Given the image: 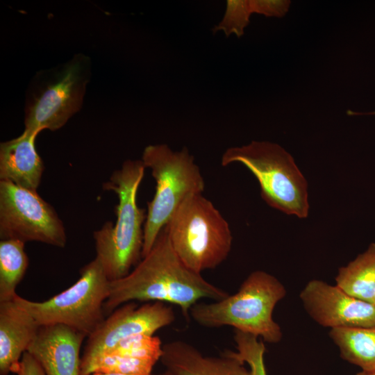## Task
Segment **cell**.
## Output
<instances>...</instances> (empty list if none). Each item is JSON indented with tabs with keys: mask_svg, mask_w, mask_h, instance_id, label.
I'll return each mask as SVG.
<instances>
[{
	"mask_svg": "<svg viewBox=\"0 0 375 375\" xmlns=\"http://www.w3.org/2000/svg\"><path fill=\"white\" fill-rule=\"evenodd\" d=\"M38 134L24 132L0 144V181L37 191L44 172L42 160L37 152Z\"/></svg>",
	"mask_w": 375,
	"mask_h": 375,
	"instance_id": "15",
	"label": "cell"
},
{
	"mask_svg": "<svg viewBox=\"0 0 375 375\" xmlns=\"http://www.w3.org/2000/svg\"><path fill=\"white\" fill-rule=\"evenodd\" d=\"M355 375H375V372H367L360 371L358 373L356 374Z\"/></svg>",
	"mask_w": 375,
	"mask_h": 375,
	"instance_id": "26",
	"label": "cell"
},
{
	"mask_svg": "<svg viewBox=\"0 0 375 375\" xmlns=\"http://www.w3.org/2000/svg\"><path fill=\"white\" fill-rule=\"evenodd\" d=\"M335 285L349 294L372 303L375 289V242L339 268Z\"/></svg>",
	"mask_w": 375,
	"mask_h": 375,
	"instance_id": "17",
	"label": "cell"
},
{
	"mask_svg": "<svg viewBox=\"0 0 375 375\" xmlns=\"http://www.w3.org/2000/svg\"><path fill=\"white\" fill-rule=\"evenodd\" d=\"M229 294L206 280L178 257L164 228L150 251L124 278L110 283L104 312L133 301L177 306L189 319L191 308L203 299L221 300Z\"/></svg>",
	"mask_w": 375,
	"mask_h": 375,
	"instance_id": "1",
	"label": "cell"
},
{
	"mask_svg": "<svg viewBox=\"0 0 375 375\" xmlns=\"http://www.w3.org/2000/svg\"><path fill=\"white\" fill-rule=\"evenodd\" d=\"M291 1L289 0H249V6L252 13L265 17H283L288 12Z\"/></svg>",
	"mask_w": 375,
	"mask_h": 375,
	"instance_id": "23",
	"label": "cell"
},
{
	"mask_svg": "<svg viewBox=\"0 0 375 375\" xmlns=\"http://www.w3.org/2000/svg\"><path fill=\"white\" fill-rule=\"evenodd\" d=\"M237 351L225 352L249 366V375H267L264 356L266 347L264 341L247 333L235 330L233 337Z\"/></svg>",
	"mask_w": 375,
	"mask_h": 375,
	"instance_id": "20",
	"label": "cell"
},
{
	"mask_svg": "<svg viewBox=\"0 0 375 375\" xmlns=\"http://www.w3.org/2000/svg\"><path fill=\"white\" fill-rule=\"evenodd\" d=\"M92 375H129V374H118V373H94ZM149 375H156V374H149ZM161 375V374H159Z\"/></svg>",
	"mask_w": 375,
	"mask_h": 375,
	"instance_id": "25",
	"label": "cell"
},
{
	"mask_svg": "<svg viewBox=\"0 0 375 375\" xmlns=\"http://www.w3.org/2000/svg\"><path fill=\"white\" fill-rule=\"evenodd\" d=\"M161 375H173V374H171L169 372L165 370V372L161 374Z\"/></svg>",
	"mask_w": 375,
	"mask_h": 375,
	"instance_id": "28",
	"label": "cell"
},
{
	"mask_svg": "<svg viewBox=\"0 0 375 375\" xmlns=\"http://www.w3.org/2000/svg\"><path fill=\"white\" fill-rule=\"evenodd\" d=\"M162 345L160 339L157 336L139 334L121 340L112 350L105 354L119 355L157 362L162 356Z\"/></svg>",
	"mask_w": 375,
	"mask_h": 375,
	"instance_id": "21",
	"label": "cell"
},
{
	"mask_svg": "<svg viewBox=\"0 0 375 375\" xmlns=\"http://www.w3.org/2000/svg\"><path fill=\"white\" fill-rule=\"evenodd\" d=\"M372 304L375 306V289H374L373 298H372Z\"/></svg>",
	"mask_w": 375,
	"mask_h": 375,
	"instance_id": "27",
	"label": "cell"
},
{
	"mask_svg": "<svg viewBox=\"0 0 375 375\" xmlns=\"http://www.w3.org/2000/svg\"><path fill=\"white\" fill-rule=\"evenodd\" d=\"M299 297L308 315L323 327L375 326V306L349 294L335 284L311 280L301 290Z\"/></svg>",
	"mask_w": 375,
	"mask_h": 375,
	"instance_id": "11",
	"label": "cell"
},
{
	"mask_svg": "<svg viewBox=\"0 0 375 375\" xmlns=\"http://www.w3.org/2000/svg\"><path fill=\"white\" fill-rule=\"evenodd\" d=\"M329 336L343 360L361 371L375 372V326L333 328Z\"/></svg>",
	"mask_w": 375,
	"mask_h": 375,
	"instance_id": "16",
	"label": "cell"
},
{
	"mask_svg": "<svg viewBox=\"0 0 375 375\" xmlns=\"http://www.w3.org/2000/svg\"><path fill=\"white\" fill-rule=\"evenodd\" d=\"M156 363L151 360L105 354L81 367V375H92L94 373L149 375Z\"/></svg>",
	"mask_w": 375,
	"mask_h": 375,
	"instance_id": "19",
	"label": "cell"
},
{
	"mask_svg": "<svg viewBox=\"0 0 375 375\" xmlns=\"http://www.w3.org/2000/svg\"><path fill=\"white\" fill-rule=\"evenodd\" d=\"M244 165L256 178L262 199L270 207L288 215L304 219L309 214L308 182L294 159L283 147L268 141H252L230 147L221 165Z\"/></svg>",
	"mask_w": 375,
	"mask_h": 375,
	"instance_id": "5",
	"label": "cell"
},
{
	"mask_svg": "<svg viewBox=\"0 0 375 375\" xmlns=\"http://www.w3.org/2000/svg\"><path fill=\"white\" fill-rule=\"evenodd\" d=\"M17 375H46L40 363L27 351H26L15 372Z\"/></svg>",
	"mask_w": 375,
	"mask_h": 375,
	"instance_id": "24",
	"label": "cell"
},
{
	"mask_svg": "<svg viewBox=\"0 0 375 375\" xmlns=\"http://www.w3.org/2000/svg\"><path fill=\"white\" fill-rule=\"evenodd\" d=\"M145 168L142 160H126L103 185L119 201L115 222L108 221L93 233L96 258L110 282L128 275L142 258L147 214L138 206L137 194Z\"/></svg>",
	"mask_w": 375,
	"mask_h": 375,
	"instance_id": "2",
	"label": "cell"
},
{
	"mask_svg": "<svg viewBox=\"0 0 375 375\" xmlns=\"http://www.w3.org/2000/svg\"><path fill=\"white\" fill-rule=\"evenodd\" d=\"M251 15L249 0H228L224 17L213 27L212 32L222 31L227 37L235 34L240 38L250 22Z\"/></svg>",
	"mask_w": 375,
	"mask_h": 375,
	"instance_id": "22",
	"label": "cell"
},
{
	"mask_svg": "<svg viewBox=\"0 0 375 375\" xmlns=\"http://www.w3.org/2000/svg\"><path fill=\"white\" fill-rule=\"evenodd\" d=\"M172 308L162 302L138 306L133 301L114 310L88 338L81 367L109 352L121 340L135 335H153L174 322Z\"/></svg>",
	"mask_w": 375,
	"mask_h": 375,
	"instance_id": "10",
	"label": "cell"
},
{
	"mask_svg": "<svg viewBox=\"0 0 375 375\" xmlns=\"http://www.w3.org/2000/svg\"><path fill=\"white\" fill-rule=\"evenodd\" d=\"M142 161L156 183L154 196L147 203L143 258L181 203L191 194H202L205 181L186 147L174 151L165 144L149 145L143 151Z\"/></svg>",
	"mask_w": 375,
	"mask_h": 375,
	"instance_id": "6",
	"label": "cell"
},
{
	"mask_svg": "<svg viewBox=\"0 0 375 375\" xmlns=\"http://www.w3.org/2000/svg\"><path fill=\"white\" fill-rule=\"evenodd\" d=\"M160 360L173 375H249L245 363L225 351L219 357L204 356L182 340L163 344Z\"/></svg>",
	"mask_w": 375,
	"mask_h": 375,
	"instance_id": "13",
	"label": "cell"
},
{
	"mask_svg": "<svg viewBox=\"0 0 375 375\" xmlns=\"http://www.w3.org/2000/svg\"><path fill=\"white\" fill-rule=\"evenodd\" d=\"M0 238L36 241L63 248V222L51 205L37 192L0 181Z\"/></svg>",
	"mask_w": 375,
	"mask_h": 375,
	"instance_id": "9",
	"label": "cell"
},
{
	"mask_svg": "<svg viewBox=\"0 0 375 375\" xmlns=\"http://www.w3.org/2000/svg\"><path fill=\"white\" fill-rule=\"evenodd\" d=\"M110 281L95 258L80 270L79 278L70 287L44 301H33L17 294L16 303L40 326L62 324L87 337L104 318V303Z\"/></svg>",
	"mask_w": 375,
	"mask_h": 375,
	"instance_id": "7",
	"label": "cell"
},
{
	"mask_svg": "<svg viewBox=\"0 0 375 375\" xmlns=\"http://www.w3.org/2000/svg\"><path fill=\"white\" fill-rule=\"evenodd\" d=\"M284 285L262 270L249 274L238 292L212 303H197L190 310L198 324L207 328L224 326L252 334L269 344L283 338L279 324L273 318L277 303L286 295Z\"/></svg>",
	"mask_w": 375,
	"mask_h": 375,
	"instance_id": "3",
	"label": "cell"
},
{
	"mask_svg": "<svg viewBox=\"0 0 375 375\" xmlns=\"http://www.w3.org/2000/svg\"><path fill=\"white\" fill-rule=\"evenodd\" d=\"M89 76V59L81 54L42 74L26 106L24 131L38 134L63 126L81 108Z\"/></svg>",
	"mask_w": 375,
	"mask_h": 375,
	"instance_id": "8",
	"label": "cell"
},
{
	"mask_svg": "<svg viewBox=\"0 0 375 375\" xmlns=\"http://www.w3.org/2000/svg\"><path fill=\"white\" fill-rule=\"evenodd\" d=\"M85 337L65 325L41 326L26 351L46 375H81L80 350Z\"/></svg>",
	"mask_w": 375,
	"mask_h": 375,
	"instance_id": "12",
	"label": "cell"
},
{
	"mask_svg": "<svg viewBox=\"0 0 375 375\" xmlns=\"http://www.w3.org/2000/svg\"><path fill=\"white\" fill-rule=\"evenodd\" d=\"M165 228L178 257L197 273L217 267L231 251L228 223L202 194L187 197Z\"/></svg>",
	"mask_w": 375,
	"mask_h": 375,
	"instance_id": "4",
	"label": "cell"
},
{
	"mask_svg": "<svg viewBox=\"0 0 375 375\" xmlns=\"http://www.w3.org/2000/svg\"><path fill=\"white\" fill-rule=\"evenodd\" d=\"M25 242L5 239L0 241V302L12 301L17 286L23 279L28 266Z\"/></svg>",
	"mask_w": 375,
	"mask_h": 375,
	"instance_id": "18",
	"label": "cell"
},
{
	"mask_svg": "<svg viewBox=\"0 0 375 375\" xmlns=\"http://www.w3.org/2000/svg\"><path fill=\"white\" fill-rule=\"evenodd\" d=\"M39 328L14 300L0 302V375L15 372Z\"/></svg>",
	"mask_w": 375,
	"mask_h": 375,
	"instance_id": "14",
	"label": "cell"
}]
</instances>
